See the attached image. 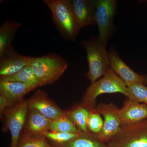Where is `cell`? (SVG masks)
Listing matches in <instances>:
<instances>
[{
  "instance_id": "cell-1",
  "label": "cell",
  "mask_w": 147,
  "mask_h": 147,
  "mask_svg": "<svg viewBox=\"0 0 147 147\" xmlns=\"http://www.w3.org/2000/svg\"><path fill=\"white\" fill-rule=\"evenodd\" d=\"M29 65L42 86L57 81L66 70L68 64L59 55L50 53L38 57H30Z\"/></svg>"
},
{
  "instance_id": "cell-2",
  "label": "cell",
  "mask_w": 147,
  "mask_h": 147,
  "mask_svg": "<svg viewBox=\"0 0 147 147\" xmlns=\"http://www.w3.org/2000/svg\"><path fill=\"white\" fill-rule=\"evenodd\" d=\"M52 14L54 24L61 36L70 41L76 39L77 28L72 1L70 0H43Z\"/></svg>"
},
{
  "instance_id": "cell-3",
  "label": "cell",
  "mask_w": 147,
  "mask_h": 147,
  "mask_svg": "<svg viewBox=\"0 0 147 147\" xmlns=\"http://www.w3.org/2000/svg\"><path fill=\"white\" fill-rule=\"evenodd\" d=\"M127 90L126 85L110 67L102 78L88 87L81 103L90 110L95 108L96 99L100 95L120 93L127 97Z\"/></svg>"
},
{
  "instance_id": "cell-4",
  "label": "cell",
  "mask_w": 147,
  "mask_h": 147,
  "mask_svg": "<svg viewBox=\"0 0 147 147\" xmlns=\"http://www.w3.org/2000/svg\"><path fill=\"white\" fill-rule=\"evenodd\" d=\"M81 45L87 53L88 70L86 75L92 84L103 77L110 68L108 52L106 45L101 44L98 40H85Z\"/></svg>"
},
{
  "instance_id": "cell-5",
  "label": "cell",
  "mask_w": 147,
  "mask_h": 147,
  "mask_svg": "<svg viewBox=\"0 0 147 147\" xmlns=\"http://www.w3.org/2000/svg\"><path fill=\"white\" fill-rule=\"evenodd\" d=\"M107 144L109 147H147V119L132 125L122 126Z\"/></svg>"
},
{
  "instance_id": "cell-6",
  "label": "cell",
  "mask_w": 147,
  "mask_h": 147,
  "mask_svg": "<svg viewBox=\"0 0 147 147\" xmlns=\"http://www.w3.org/2000/svg\"><path fill=\"white\" fill-rule=\"evenodd\" d=\"M28 110L27 100H22L7 108L3 113L5 123L3 130L10 131L11 147H18L21 131L25 126Z\"/></svg>"
},
{
  "instance_id": "cell-7",
  "label": "cell",
  "mask_w": 147,
  "mask_h": 147,
  "mask_svg": "<svg viewBox=\"0 0 147 147\" xmlns=\"http://www.w3.org/2000/svg\"><path fill=\"white\" fill-rule=\"evenodd\" d=\"M95 3L96 23L98 26L100 43L106 45L113 30V19L116 13L117 1L97 0Z\"/></svg>"
},
{
  "instance_id": "cell-8",
  "label": "cell",
  "mask_w": 147,
  "mask_h": 147,
  "mask_svg": "<svg viewBox=\"0 0 147 147\" xmlns=\"http://www.w3.org/2000/svg\"><path fill=\"white\" fill-rule=\"evenodd\" d=\"M103 117V126L99 139L107 144L118 133L122 127L119 109L113 103H100L95 108Z\"/></svg>"
},
{
  "instance_id": "cell-9",
  "label": "cell",
  "mask_w": 147,
  "mask_h": 147,
  "mask_svg": "<svg viewBox=\"0 0 147 147\" xmlns=\"http://www.w3.org/2000/svg\"><path fill=\"white\" fill-rule=\"evenodd\" d=\"M108 54L110 67L127 86L135 84L147 85V76L133 71L121 59L114 49H110Z\"/></svg>"
},
{
  "instance_id": "cell-10",
  "label": "cell",
  "mask_w": 147,
  "mask_h": 147,
  "mask_svg": "<svg viewBox=\"0 0 147 147\" xmlns=\"http://www.w3.org/2000/svg\"><path fill=\"white\" fill-rule=\"evenodd\" d=\"M29 109L34 110L52 120L63 114L64 112L51 100L45 92L38 90L27 100Z\"/></svg>"
},
{
  "instance_id": "cell-11",
  "label": "cell",
  "mask_w": 147,
  "mask_h": 147,
  "mask_svg": "<svg viewBox=\"0 0 147 147\" xmlns=\"http://www.w3.org/2000/svg\"><path fill=\"white\" fill-rule=\"evenodd\" d=\"M119 112L122 126L132 125L147 119V105L127 98Z\"/></svg>"
},
{
  "instance_id": "cell-12",
  "label": "cell",
  "mask_w": 147,
  "mask_h": 147,
  "mask_svg": "<svg viewBox=\"0 0 147 147\" xmlns=\"http://www.w3.org/2000/svg\"><path fill=\"white\" fill-rule=\"evenodd\" d=\"M71 1L76 26L79 31L83 27L96 24L94 0H72Z\"/></svg>"
},
{
  "instance_id": "cell-13",
  "label": "cell",
  "mask_w": 147,
  "mask_h": 147,
  "mask_svg": "<svg viewBox=\"0 0 147 147\" xmlns=\"http://www.w3.org/2000/svg\"><path fill=\"white\" fill-rule=\"evenodd\" d=\"M37 88L19 82L0 80V95L5 97L13 105L22 101L26 94Z\"/></svg>"
},
{
  "instance_id": "cell-14",
  "label": "cell",
  "mask_w": 147,
  "mask_h": 147,
  "mask_svg": "<svg viewBox=\"0 0 147 147\" xmlns=\"http://www.w3.org/2000/svg\"><path fill=\"white\" fill-rule=\"evenodd\" d=\"M30 57L18 54L16 51L6 55L0 60V77L15 74L29 65Z\"/></svg>"
},
{
  "instance_id": "cell-15",
  "label": "cell",
  "mask_w": 147,
  "mask_h": 147,
  "mask_svg": "<svg viewBox=\"0 0 147 147\" xmlns=\"http://www.w3.org/2000/svg\"><path fill=\"white\" fill-rule=\"evenodd\" d=\"M22 26L16 21H6L0 28V59L15 50L12 42L16 32Z\"/></svg>"
},
{
  "instance_id": "cell-16",
  "label": "cell",
  "mask_w": 147,
  "mask_h": 147,
  "mask_svg": "<svg viewBox=\"0 0 147 147\" xmlns=\"http://www.w3.org/2000/svg\"><path fill=\"white\" fill-rule=\"evenodd\" d=\"M52 121L36 111L29 109L23 132L43 135L46 131H50Z\"/></svg>"
},
{
  "instance_id": "cell-17",
  "label": "cell",
  "mask_w": 147,
  "mask_h": 147,
  "mask_svg": "<svg viewBox=\"0 0 147 147\" xmlns=\"http://www.w3.org/2000/svg\"><path fill=\"white\" fill-rule=\"evenodd\" d=\"M50 144L52 147H108L97 135L90 132L81 133L79 137L64 144Z\"/></svg>"
},
{
  "instance_id": "cell-18",
  "label": "cell",
  "mask_w": 147,
  "mask_h": 147,
  "mask_svg": "<svg viewBox=\"0 0 147 147\" xmlns=\"http://www.w3.org/2000/svg\"><path fill=\"white\" fill-rule=\"evenodd\" d=\"M90 112L80 103L65 113L81 133H87L89 132L87 122Z\"/></svg>"
},
{
  "instance_id": "cell-19",
  "label": "cell",
  "mask_w": 147,
  "mask_h": 147,
  "mask_svg": "<svg viewBox=\"0 0 147 147\" xmlns=\"http://www.w3.org/2000/svg\"><path fill=\"white\" fill-rule=\"evenodd\" d=\"M0 80L9 82H19L23 84L34 86L37 88L41 86L32 69L27 65L18 72L5 77H0Z\"/></svg>"
},
{
  "instance_id": "cell-20",
  "label": "cell",
  "mask_w": 147,
  "mask_h": 147,
  "mask_svg": "<svg viewBox=\"0 0 147 147\" xmlns=\"http://www.w3.org/2000/svg\"><path fill=\"white\" fill-rule=\"evenodd\" d=\"M50 131L76 134L81 133L67 115L65 112H64L63 114L60 117L52 121Z\"/></svg>"
},
{
  "instance_id": "cell-21",
  "label": "cell",
  "mask_w": 147,
  "mask_h": 147,
  "mask_svg": "<svg viewBox=\"0 0 147 147\" xmlns=\"http://www.w3.org/2000/svg\"><path fill=\"white\" fill-rule=\"evenodd\" d=\"M18 147H52L44 135H33L23 132Z\"/></svg>"
},
{
  "instance_id": "cell-22",
  "label": "cell",
  "mask_w": 147,
  "mask_h": 147,
  "mask_svg": "<svg viewBox=\"0 0 147 147\" xmlns=\"http://www.w3.org/2000/svg\"><path fill=\"white\" fill-rule=\"evenodd\" d=\"M127 87V98L147 105V87L146 85L135 84Z\"/></svg>"
},
{
  "instance_id": "cell-23",
  "label": "cell",
  "mask_w": 147,
  "mask_h": 147,
  "mask_svg": "<svg viewBox=\"0 0 147 147\" xmlns=\"http://www.w3.org/2000/svg\"><path fill=\"white\" fill-rule=\"evenodd\" d=\"M81 133H67L48 131L43 134L46 139H48L51 144L57 145L64 144L71 142L80 136Z\"/></svg>"
},
{
  "instance_id": "cell-24",
  "label": "cell",
  "mask_w": 147,
  "mask_h": 147,
  "mask_svg": "<svg viewBox=\"0 0 147 147\" xmlns=\"http://www.w3.org/2000/svg\"><path fill=\"white\" fill-rule=\"evenodd\" d=\"M87 124L89 132L97 136L101 133L103 128V120L95 108L90 110Z\"/></svg>"
},
{
  "instance_id": "cell-25",
  "label": "cell",
  "mask_w": 147,
  "mask_h": 147,
  "mask_svg": "<svg viewBox=\"0 0 147 147\" xmlns=\"http://www.w3.org/2000/svg\"><path fill=\"white\" fill-rule=\"evenodd\" d=\"M13 105H14L5 97L0 95V116L1 118H3V113L5 110Z\"/></svg>"
},
{
  "instance_id": "cell-26",
  "label": "cell",
  "mask_w": 147,
  "mask_h": 147,
  "mask_svg": "<svg viewBox=\"0 0 147 147\" xmlns=\"http://www.w3.org/2000/svg\"></svg>"
}]
</instances>
